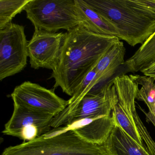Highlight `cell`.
I'll list each match as a JSON object with an SVG mask.
<instances>
[{
	"instance_id": "1",
	"label": "cell",
	"mask_w": 155,
	"mask_h": 155,
	"mask_svg": "<svg viewBox=\"0 0 155 155\" xmlns=\"http://www.w3.org/2000/svg\"><path fill=\"white\" fill-rule=\"evenodd\" d=\"M119 40L116 37L93 33L81 24L67 31L58 63L51 76L55 80L54 87H60L72 97L107 51Z\"/></svg>"
},
{
	"instance_id": "2",
	"label": "cell",
	"mask_w": 155,
	"mask_h": 155,
	"mask_svg": "<svg viewBox=\"0 0 155 155\" xmlns=\"http://www.w3.org/2000/svg\"><path fill=\"white\" fill-rule=\"evenodd\" d=\"M2 155H110L105 144L84 140L66 126L53 128L33 140L6 148Z\"/></svg>"
},
{
	"instance_id": "3",
	"label": "cell",
	"mask_w": 155,
	"mask_h": 155,
	"mask_svg": "<svg viewBox=\"0 0 155 155\" xmlns=\"http://www.w3.org/2000/svg\"><path fill=\"white\" fill-rule=\"evenodd\" d=\"M84 1L113 23L120 40L132 47L142 44L155 31V21L128 7L123 0Z\"/></svg>"
},
{
	"instance_id": "4",
	"label": "cell",
	"mask_w": 155,
	"mask_h": 155,
	"mask_svg": "<svg viewBox=\"0 0 155 155\" xmlns=\"http://www.w3.org/2000/svg\"><path fill=\"white\" fill-rule=\"evenodd\" d=\"M24 11L35 29L68 31L82 23L75 0H31Z\"/></svg>"
},
{
	"instance_id": "5",
	"label": "cell",
	"mask_w": 155,
	"mask_h": 155,
	"mask_svg": "<svg viewBox=\"0 0 155 155\" xmlns=\"http://www.w3.org/2000/svg\"><path fill=\"white\" fill-rule=\"evenodd\" d=\"M28 44L24 27L12 22L0 30V80L22 71L27 65Z\"/></svg>"
},
{
	"instance_id": "6",
	"label": "cell",
	"mask_w": 155,
	"mask_h": 155,
	"mask_svg": "<svg viewBox=\"0 0 155 155\" xmlns=\"http://www.w3.org/2000/svg\"><path fill=\"white\" fill-rule=\"evenodd\" d=\"M14 104L56 117L68 105L52 90L26 81L17 86L11 95Z\"/></svg>"
},
{
	"instance_id": "7",
	"label": "cell",
	"mask_w": 155,
	"mask_h": 155,
	"mask_svg": "<svg viewBox=\"0 0 155 155\" xmlns=\"http://www.w3.org/2000/svg\"><path fill=\"white\" fill-rule=\"evenodd\" d=\"M11 117L5 124L4 135L19 138L24 142L35 139L51 130L54 117L14 104Z\"/></svg>"
},
{
	"instance_id": "8",
	"label": "cell",
	"mask_w": 155,
	"mask_h": 155,
	"mask_svg": "<svg viewBox=\"0 0 155 155\" xmlns=\"http://www.w3.org/2000/svg\"><path fill=\"white\" fill-rule=\"evenodd\" d=\"M65 33L35 29L28 44V53L31 67L34 69L44 68L51 70L57 68Z\"/></svg>"
},
{
	"instance_id": "9",
	"label": "cell",
	"mask_w": 155,
	"mask_h": 155,
	"mask_svg": "<svg viewBox=\"0 0 155 155\" xmlns=\"http://www.w3.org/2000/svg\"><path fill=\"white\" fill-rule=\"evenodd\" d=\"M118 101L117 95L112 79L98 94L84 96L75 109L61 121L59 127L70 125L85 119L110 116Z\"/></svg>"
},
{
	"instance_id": "10",
	"label": "cell",
	"mask_w": 155,
	"mask_h": 155,
	"mask_svg": "<svg viewBox=\"0 0 155 155\" xmlns=\"http://www.w3.org/2000/svg\"><path fill=\"white\" fill-rule=\"evenodd\" d=\"M75 131L86 141L97 145H104L108 139L115 123L112 116L85 119L65 126Z\"/></svg>"
},
{
	"instance_id": "11",
	"label": "cell",
	"mask_w": 155,
	"mask_h": 155,
	"mask_svg": "<svg viewBox=\"0 0 155 155\" xmlns=\"http://www.w3.org/2000/svg\"><path fill=\"white\" fill-rule=\"evenodd\" d=\"M125 53L126 48L123 42L120 40L107 51L95 67L98 77V83L89 95L99 93L107 84L106 81L112 77L120 66L124 65Z\"/></svg>"
},
{
	"instance_id": "12",
	"label": "cell",
	"mask_w": 155,
	"mask_h": 155,
	"mask_svg": "<svg viewBox=\"0 0 155 155\" xmlns=\"http://www.w3.org/2000/svg\"><path fill=\"white\" fill-rule=\"evenodd\" d=\"M77 10L82 21L81 25L93 33L117 38V29L106 17L90 7L84 0H75Z\"/></svg>"
},
{
	"instance_id": "13",
	"label": "cell",
	"mask_w": 155,
	"mask_h": 155,
	"mask_svg": "<svg viewBox=\"0 0 155 155\" xmlns=\"http://www.w3.org/2000/svg\"><path fill=\"white\" fill-rule=\"evenodd\" d=\"M105 145L110 155H150L145 144H138L116 124Z\"/></svg>"
},
{
	"instance_id": "14",
	"label": "cell",
	"mask_w": 155,
	"mask_h": 155,
	"mask_svg": "<svg viewBox=\"0 0 155 155\" xmlns=\"http://www.w3.org/2000/svg\"><path fill=\"white\" fill-rule=\"evenodd\" d=\"M113 82L119 103L123 106L129 115L133 117L134 113L137 111L135 100L139 89L138 84L127 75L115 77Z\"/></svg>"
},
{
	"instance_id": "15",
	"label": "cell",
	"mask_w": 155,
	"mask_h": 155,
	"mask_svg": "<svg viewBox=\"0 0 155 155\" xmlns=\"http://www.w3.org/2000/svg\"><path fill=\"white\" fill-rule=\"evenodd\" d=\"M155 61V31L124 63L129 71H141Z\"/></svg>"
},
{
	"instance_id": "16",
	"label": "cell",
	"mask_w": 155,
	"mask_h": 155,
	"mask_svg": "<svg viewBox=\"0 0 155 155\" xmlns=\"http://www.w3.org/2000/svg\"><path fill=\"white\" fill-rule=\"evenodd\" d=\"M111 116L115 124L117 125L138 144L144 146V142L140 137L134 118L129 115L118 101L112 110Z\"/></svg>"
},
{
	"instance_id": "17",
	"label": "cell",
	"mask_w": 155,
	"mask_h": 155,
	"mask_svg": "<svg viewBox=\"0 0 155 155\" xmlns=\"http://www.w3.org/2000/svg\"><path fill=\"white\" fill-rule=\"evenodd\" d=\"M129 76L141 86L138 89L136 99L144 101L148 108L149 112L155 115V78L139 75Z\"/></svg>"
},
{
	"instance_id": "18",
	"label": "cell",
	"mask_w": 155,
	"mask_h": 155,
	"mask_svg": "<svg viewBox=\"0 0 155 155\" xmlns=\"http://www.w3.org/2000/svg\"><path fill=\"white\" fill-rule=\"evenodd\" d=\"M31 0H0V30L12 23L16 15L23 11Z\"/></svg>"
},
{
	"instance_id": "19",
	"label": "cell",
	"mask_w": 155,
	"mask_h": 155,
	"mask_svg": "<svg viewBox=\"0 0 155 155\" xmlns=\"http://www.w3.org/2000/svg\"><path fill=\"white\" fill-rule=\"evenodd\" d=\"M128 7L155 21V0H123Z\"/></svg>"
},
{
	"instance_id": "20",
	"label": "cell",
	"mask_w": 155,
	"mask_h": 155,
	"mask_svg": "<svg viewBox=\"0 0 155 155\" xmlns=\"http://www.w3.org/2000/svg\"><path fill=\"white\" fill-rule=\"evenodd\" d=\"M133 117L140 137L145 144L147 150L150 155H155V141L152 139L137 111L134 113Z\"/></svg>"
},
{
	"instance_id": "21",
	"label": "cell",
	"mask_w": 155,
	"mask_h": 155,
	"mask_svg": "<svg viewBox=\"0 0 155 155\" xmlns=\"http://www.w3.org/2000/svg\"><path fill=\"white\" fill-rule=\"evenodd\" d=\"M140 71L144 76L155 78V61Z\"/></svg>"
}]
</instances>
